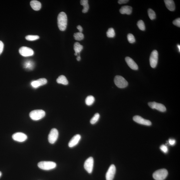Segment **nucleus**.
<instances>
[{"mask_svg":"<svg viewBox=\"0 0 180 180\" xmlns=\"http://www.w3.org/2000/svg\"><path fill=\"white\" fill-rule=\"evenodd\" d=\"M68 23V18L66 13L64 12L60 13L57 17V24L60 30L64 31L66 30Z\"/></svg>","mask_w":180,"mask_h":180,"instance_id":"obj_1","label":"nucleus"},{"mask_svg":"<svg viewBox=\"0 0 180 180\" xmlns=\"http://www.w3.org/2000/svg\"><path fill=\"white\" fill-rule=\"evenodd\" d=\"M38 166L41 169L49 170L55 169L56 167V164L52 162L42 161L38 163Z\"/></svg>","mask_w":180,"mask_h":180,"instance_id":"obj_2","label":"nucleus"},{"mask_svg":"<svg viewBox=\"0 0 180 180\" xmlns=\"http://www.w3.org/2000/svg\"><path fill=\"white\" fill-rule=\"evenodd\" d=\"M45 115V112L42 110L38 109L33 110L30 114V118L33 121H38L44 118Z\"/></svg>","mask_w":180,"mask_h":180,"instance_id":"obj_3","label":"nucleus"},{"mask_svg":"<svg viewBox=\"0 0 180 180\" xmlns=\"http://www.w3.org/2000/svg\"><path fill=\"white\" fill-rule=\"evenodd\" d=\"M168 174L167 170L165 169L158 170L153 174V178L155 180H164Z\"/></svg>","mask_w":180,"mask_h":180,"instance_id":"obj_4","label":"nucleus"},{"mask_svg":"<svg viewBox=\"0 0 180 180\" xmlns=\"http://www.w3.org/2000/svg\"><path fill=\"white\" fill-rule=\"evenodd\" d=\"M114 82L117 87L121 88H125L128 85V81L121 76H115Z\"/></svg>","mask_w":180,"mask_h":180,"instance_id":"obj_5","label":"nucleus"},{"mask_svg":"<svg viewBox=\"0 0 180 180\" xmlns=\"http://www.w3.org/2000/svg\"><path fill=\"white\" fill-rule=\"evenodd\" d=\"M93 164H94V160L92 157L88 158L84 163V168L89 174H91L92 172Z\"/></svg>","mask_w":180,"mask_h":180,"instance_id":"obj_6","label":"nucleus"},{"mask_svg":"<svg viewBox=\"0 0 180 180\" xmlns=\"http://www.w3.org/2000/svg\"><path fill=\"white\" fill-rule=\"evenodd\" d=\"M59 137V132L56 128L52 129L48 136V140L51 144L56 143Z\"/></svg>","mask_w":180,"mask_h":180,"instance_id":"obj_7","label":"nucleus"},{"mask_svg":"<svg viewBox=\"0 0 180 180\" xmlns=\"http://www.w3.org/2000/svg\"><path fill=\"white\" fill-rule=\"evenodd\" d=\"M158 60V52L157 50H154L151 53L150 57V65L152 68H155L157 66Z\"/></svg>","mask_w":180,"mask_h":180,"instance_id":"obj_8","label":"nucleus"},{"mask_svg":"<svg viewBox=\"0 0 180 180\" xmlns=\"http://www.w3.org/2000/svg\"><path fill=\"white\" fill-rule=\"evenodd\" d=\"M19 52L23 56H32L34 54V51L31 48L26 47H22L19 49Z\"/></svg>","mask_w":180,"mask_h":180,"instance_id":"obj_9","label":"nucleus"},{"mask_svg":"<svg viewBox=\"0 0 180 180\" xmlns=\"http://www.w3.org/2000/svg\"><path fill=\"white\" fill-rule=\"evenodd\" d=\"M148 105L152 109H157L158 111L164 112H166L167 109L164 105L155 102H151L148 103Z\"/></svg>","mask_w":180,"mask_h":180,"instance_id":"obj_10","label":"nucleus"},{"mask_svg":"<svg viewBox=\"0 0 180 180\" xmlns=\"http://www.w3.org/2000/svg\"><path fill=\"white\" fill-rule=\"evenodd\" d=\"M116 167L115 165L114 164L110 165L106 174V180H113L116 174Z\"/></svg>","mask_w":180,"mask_h":180,"instance_id":"obj_11","label":"nucleus"},{"mask_svg":"<svg viewBox=\"0 0 180 180\" xmlns=\"http://www.w3.org/2000/svg\"><path fill=\"white\" fill-rule=\"evenodd\" d=\"M12 138L14 140L18 142H23L27 140L28 136L23 133H16L13 134Z\"/></svg>","mask_w":180,"mask_h":180,"instance_id":"obj_12","label":"nucleus"},{"mask_svg":"<svg viewBox=\"0 0 180 180\" xmlns=\"http://www.w3.org/2000/svg\"><path fill=\"white\" fill-rule=\"evenodd\" d=\"M133 120L134 121L139 124L146 126H150L152 125V122L149 120L144 119L140 116H136L133 117Z\"/></svg>","mask_w":180,"mask_h":180,"instance_id":"obj_13","label":"nucleus"},{"mask_svg":"<svg viewBox=\"0 0 180 180\" xmlns=\"http://www.w3.org/2000/svg\"><path fill=\"white\" fill-rule=\"evenodd\" d=\"M47 83L46 79L42 78L38 79L37 80L33 81L31 83V85L34 88H37L40 86L44 85Z\"/></svg>","mask_w":180,"mask_h":180,"instance_id":"obj_14","label":"nucleus"},{"mask_svg":"<svg viewBox=\"0 0 180 180\" xmlns=\"http://www.w3.org/2000/svg\"><path fill=\"white\" fill-rule=\"evenodd\" d=\"M81 136L80 134H76L74 136L68 143V146L69 148H72L78 145L80 140Z\"/></svg>","mask_w":180,"mask_h":180,"instance_id":"obj_15","label":"nucleus"},{"mask_svg":"<svg viewBox=\"0 0 180 180\" xmlns=\"http://www.w3.org/2000/svg\"><path fill=\"white\" fill-rule=\"evenodd\" d=\"M125 61L130 68L134 70H137L138 68V65L136 62L131 57H126L125 58Z\"/></svg>","mask_w":180,"mask_h":180,"instance_id":"obj_16","label":"nucleus"},{"mask_svg":"<svg viewBox=\"0 0 180 180\" xmlns=\"http://www.w3.org/2000/svg\"><path fill=\"white\" fill-rule=\"evenodd\" d=\"M164 3L167 8L171 11H174L176 8L174 2L172 0H164Z\"/></svg>","mask_w":180,"mask_h":180,"instance_id":"obj_17","label":"nucleus"},{"mask_svg":"<svg viewBox=\"0 0 180 180\" xmlns=\"http://www.w3.org/2000/svg\"><path fill=\"white\" fill-rule=\"evenodd\" d=\"M30 5L32 8L36 11H38L41 8L42 4L40 1L35 0L31 1Z\"/></svg>","mask_w":180,"mask_h":180,"instance_id":"obj_18","label":"nucleus"},{"mask_svg":"<svg viewBox=\"0 0 180 180\" xmlns=\"http://www.w3.org/2000/svg\"><path fill=\"white\" fill-rule=\"evenodd\" d=\"M133 8L131 6H124L120 9L119 12L122 14H126L129 15L132 13Z\"/></svg>","mask_w":180,"mask_h":180,"instance_id":"obj_19","label":"nucleus"},{"mask_svg":"<svg viewBox=\"0 0 180 180\" xmlns=\"http://www.w3.org/2000/svg\"><path fill=\"white\" fill-rule=\"evenodd\" d=\"M83 49V47L82 45H81L78 42H76L74 45V49L75 53L74 55L76 56H78V54H80V52L82 51Z\"/></svg>","mask_w":180,"mask_h":180,"instance_id":"obj_20","label":"nucleus"},{"mask_svg":"<svg viewBox=\"0 0 180 180\" xmlns=\"http://www.w3.org/2000/svg\"><path fill=\"white\" fill-rule=\"evenodd\" d=\"M57 83L59 84H61L64 85H68V81L66 76L64 75H61L56 80Z\"/></svg>","mask_w":180,"mask_h":180,"instance_id":"obj_21","label":"nucleus"},{"mask_svg":"<svg viewBox=\"0 0 180 180\" xmlns=\"http://www.w3.org/2000/svg\"><path fill=\"white\" fill-rule=\"evenodd\" d=\"M81 5L83 7L82 12L83 13H86L88 12L89 9V6L88 4V0H81L80 2Z\"/></svg>","mask_w":180,"mask_h":180,"instance_id":"obj_22","label":"nucleus"},{"mask_svg":"<svg viewBox=\"0 0 180 180\" xmlns=\"http://www.w3.org/2000/svg\"><path fill=\"white\" fill-rule=\"evenodd\" d=\"M95 101V98L93 96L90 95L86 98L85 102V104L88 106L92 105Z\"/></svg>","mask_w":180,"mask_h":180,"instance_id":"obj_23","label":"nucleus"},{"mask_svg":"<svg viewBox=\"0 0 180 180\" xmlns=\"http://www.w3.org/2000/svg\"><path fill=\"white\" fill-rule=\"evenodd\" d=\"M34 66V63L32 61H28L25 62L24 64V67L30 70H32Z\"/></svg>","mask_w":180,"mask_h":180,"instance_id":"obj_24","label":"nucleus"},{"mask_svg":"<svg viewBox=\"0 0 180 180\" xmlns=\"http://www.w3.org/2000/svg\"><path fill=\"white\" fill-rule=\"evenodd\" d=\"M74 37L76 40L80 41L84 39V36L82 32H78L74 33Z\"/></svg>","mask_w":180,"mask_h":180,"instance_id":"obj_25","label":"nucleus"},{"mask_svg":"<svg viewBox=\"0 0 180 180\" xmlns=\"http://www.w3.org/2000/svg\"><path fill=\"white\" fill-rule=\"evenodd\" d=\"M115 32L114 29L110 28L108 30L107 32V36L108 37L113 38L115 36Z\"/></svg>","mask_w":180,"mask_h":180,"instance_id":"obj_26","label":"nucleus"},{"mask_svg":"<svg viewBox=\"0 0 180 180\" xmlns=\"http://www.w3.org/2000/svg\"><path fill=\"white\" fill-rule=\"evenodd\" d=\"M100 115L98 113L95 114L92 119H91L90 122L91 124H94L98 121L100 119Z\"/></svg>","mask_w":180,"mask_h":180,"instance_id":"obj_27","label":"nucleus"},{"mask_svg":"<svg viewBox=\"0 0 180 180\" xmlns=\"http://www.w3.org/2000/svg\"><path fill=\"white\" fill-rule=\"evenodd\" d=\"M148 13L150 20H152L155 19L156 14L155 12L152 9H149L148 10Z\"/></svg>","mask_w":180,"mask_h":180,"instance_id":"obj_28","label":"nucleus"},{"mask_svg":"<svg viewBox=\"0 0 180 180\" xmlns=\"http://www.w3.org/2000/svg\"><path fill=\"white\" fill-rule=\"evenodd\" d=\"M40 38V37L38 35H28L25 37V39L28 41H33L37 40Z\"/></svg>","mask_w":180,"mask_h":180,"instance_id":"obj_29","label":"nucleus"},{"mask_svg":"<svg viewBox=\"0 0 180 180\" xmlns=\"http://www.w3.org/2000/svg\"><path fill=\"white\" fill-rule=\"evenodd\" d=\"M137 25L140 29L142 31L145 30V23L142 20H140L138 21Z\"/></svg>","mask_w":180,"mask_h":180,"instance_id":"obj_30","label":"nucleus"},{"mask_svg":"<svg viewBox=\"0 0 180 180\" xmlns=\"http://www.w3.org/2000/svg\"><path fill=\"white\" fill-rule=\"evenodd\" d=\"M128 40L129 43L133 44L136 42V39L134 35L131 33H129L127 36Z\"/></svg>","mask_w":180,"mask_h":180,"instance_id":"obj_31","label":"nucleus"},{"mask_svg":"<svg viewBox=\"0 0 180 180\" xmlns=\"http://www.w3.org/2000/svg\"><path fill=\"white\" fill-rule=\"evenodd\" d=\"M173 24L174 25L179 27H180V18H177L173 21Z\"/></svg>","mask_w":180,"mask_h":180,"instance_id":"obj_32","label":"nucleus"},{"mask_svg":"<svg viewBox=\"0 0 180 180\" xmlns=\"http://www.w3.org/2000/svg\"><path fill=\"white\" fill-rule=\"evenodd\" d=\"M160 150L164 153H167L168 151V149L167 146L164 145H162L160 146Z\"/></svg>","mask_w":180,"mask_h":180,"instance_id":"obj_33","label":"nucleus"},{"mask_svg":"<svg viewBox=\"0 0 180 180\" xmlns=\"http://www.w3.org/2000/svg\"><path fill=\"white\" fill-rule=\"evenodd\" d=\"M4 48V43L0 40V55H1L3 51Z\"/></svg>","mask_w":180,"mask_h":180,"instance_id":"obj_34","label":"nucleus"},{"mask_svg":"<svg viewBox=\"0 0 180 180\" xmlns=\"http://www.w3.org/2000/svg\"><path fill=\"white\" fill-rule=\"evenodd\" d=\"M169 143L170 145H174L176 143V141L174 139H170L169 141Z\"/></svg>","mask_w":180,"mask_h":180,"instance_id":"obj_35","label":"nucleus"},{"mask_svg":"<svg viewBox=\"0 0 180 180\" xmlns=\"http://www.w3.org/2000/svg\"><path fill=\"white\" fill-rule=\"evenodd\" d=\"M129 1L128 0H119L118 2L119 4H124L127 3Z\"/></svg>","mask_w":180,"mask_h":180,"instance_id":"obj_36","label":"nucleus"},{"mask_svg":"<svg viewBox=\"0 0 180 180\" xmlns=\"http://www.w3.org/2000/svg\"><path fill=\"white\" fill-rule=\"evenodd\" d=\"M77 28L78 29L79 31V32H82L83 30V28L80 25H79L77 26Z\"/></svg>","mask_w":180,"mask_h":180,"instance_id":"obj_37","label":"nucleus"},{"mask_svg":"<svg viewBox=\"0 0 180 180\" xmlns=\"http://www.w3.org/2000/svg\"><path fill=\"white\" fill-rule=\"evenodd\" d=\"M76 59L78 61H80L81 59V57L80 55L78 56L77 57Z\"/></svg>","mask_w":180,"mask_h":180,"instance_id":"obj_38","label":"nucleus"},{"mask_svg":"<svg viewBox=\"0 0 180 180\" xmlns=\"http://www.w3.org/2000/svg\"><path fill=\"white\" fill-rule=\"evenodd\" d=\"M177 47H178L179 50V52H180V45L179 44H178L177 45Z\"/></svg>","mask_w":180,"mask_h":180,"instance_id":"obj_39","label":"nucleus"},{"mask_svg":"<svg viewBox=\"0 0 180 180\" xmlns=\"http://www.w3.org/2000/svg\"><path fill=\"white\" fill-rule=\"evenodd\" d=\"M2 175V173L1 172H0V177H1Z\"/></svg>","mask_w":180,"mask_h":180,"instance_id":"obj_40","label":"nucleus"}]
</instances>
